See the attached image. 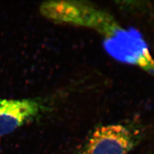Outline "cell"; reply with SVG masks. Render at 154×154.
I'll list each match as a JSON object with an SVG mask.
<instances>
[{
  "label": "cell",
  "instance_id": "1",
  "mask_svg": "<svg viewBox=\"0 0 154 154\" xmlns=\"http://www.w3.org/2000/svg\"><path fill=\"white\" fill-rule=\"evenodd\" d=\"M40 11L45 17L54 22L95 28L108 37L119 29L109 15L82 2H44L40 6Z\"/></svg>",
  "mask_w": 154,
  "mask_h": 154
},
{
  "label": "cell",
  "instance_id": "2",
  "mask_svg": "<svg viewBox=\"0 0 154 154\" xmlns=\"http://www.w3.org/2000/svg\"><path fill=\"white\" fill-rule=\"evenodd\" d=\"M104 47L118 61L137 65L154 75V60L142 35L136 29L119 28L105 41Z\"/></svg>",
  "mask_w": 154,
  "mask_h": 154
},
{
  "label": "cell",
  "instance_id": "3",
  "mask_svg": "<svg viewBox=\"0 0 154 154\" xmlns=\"http://www.w3.org/2000/svg\"><path fill=\"white\" fill-rule=\"evenodd\" d=\"M136 143L135 137L126 127L103 126L94 131L79 154H127Z\"/></svg>",
  "mask_w": 154,
  "mask_h": 154
},
{
  "label": "cell",
  "instance_id": "4",
  "mask_svg": "<svg viewBox=\"0 0 154 154\" xmlns=\"http://www.w3.org/2000/svg\"><path fill=\"white\" fill-rule=\"evenodd\" d=\"M44 110L34 99H0V137L11 134L38 116Z\"/></svg>",
  "mask_w": 154,
  "mask_h": 154
}]
</instances>
